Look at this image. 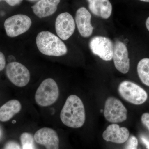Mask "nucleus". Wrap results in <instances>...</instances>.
Returning <instances> with one entry per match:
<instances>
[{
    "label": "nucleus",
    "mask_w": 149,
    "mask_h": 149,
    "mask_svg": "<svg viewBox=\"0 0 149 149\" xmlns=\"http://www.w3.org/2000/svg\"><path fill=\"white\" fill-rule=\"evenodd\" d=\"M60 118L65 125L70 128H79L84 125L85 107L78 96L71 95L68 97L61 112Z\"/></svg>",
    "instance_id": "f257e3e1"
},
{
    "label": "nucleus",
    "mask_w": 149,
    "mask_h": 149,
    "mask_svg": "<svg viewBox=\"0 0 149 149\" xmlns=\"http://www.w3.org/2000/svg\"><path fill=\"white\" fill-rule=\"evenodd\" d=\"M36 44L39 50L45 55L60 56L67 53L66 46L60 38L49 31H42L37 35Z\"/></svg>",
    "instance_id": "f03ea898"
},
{
    "label": "nucleus",
    "mask_w": 149,
    "mask_h": 149,
    "mask_svg": "<svg viewBox=\"0 0 149 149\" xmlns=\"http://www.w3.org/2000/svg\"><path fill=\"white\" fill-rule=\"evenodd\" d=\"M59 95V91L55 81L52 78H47L42 82L37 89L35 100L40 106H49L56 101Z\"/></svg>",
    "instance_id": "7ed1b4c3"
},
{
    "label": "nucleus",
    "mask_w": 149,
    "mask_h": 149,
    "mask_svg": "<svg viewBox=\"0 0 149 149\" xmlns=\"http://www.w3.org/2000/svg\"><path fill=\"white\" fill-rule=\"evenodd\" d=\"M118 91L123 98L134 104H143L148 98V94L143 88L130 81H124L120 83Z\"/></svg>",
    "instance_id": "20e7f679"
},
{
    "label": "nucleus",
    "mask_w": 149,
    "mask_h": 149,
    "mask_svg": "<svg viewBox=\"0 0 149 149\" xmlns=\"http://www.w3.org/2000/svg\"><path fill=\"white\" fill-rule=\"evenodd\" d=\"M32 20L27 15L18 14L7 19L4 22L6 33L8 37H15L28 31Z\"/></svg>",
    "instance_id": "39448f33"
},
{
    "label": "nucleus",
    "mask_w": 149,
    "mask_h": 149,
    "mask_svg": "<svg viewBox=\"0 0 149 149\" xmlns=\"http://www.w3.org/2000/svg\"><path fill=\"white\" fill-rule=\"evenodd\" d=\"M104 116L110 122H123L127 119V109L118 99L110 97L105 104Z\"/></svg>",
    "instance_id": "423d86ee"
},
{
    "label": "nucleus",
    "mask_w": 149,
    "mask_h": 149,
    "mask_svg": "<svg viewBox=\"0 0 149 149\" xmlns=\"http://www.w3.org/2000/svg\"><path fill=\"white\" fill-rule=\"evenodd\" d=\"M6 74L10 82L17 87H24L30 80L29 70L23 64L17 62H11L7 65Z\"/></svg>",
    "instance_id": "0eeeda50"
},
{
    "label": "nucleus",
    "mask_w": 149,
    "mask_h": 149,
    "mask_svg": "<svg viewBox=\"0 0 149 149\" xmlns=\"http://www.w3.org/2000/svg\"><path fill=\"white\" fill-rule=\"evenodd\" d=\"M89 47L93 53L102 59L106 61L112 59L114 46L109 38L102 36L93 37L90 41Z\"/></svg>",
    "instance_id": "6e6552de"
},
{
    "label": "nucleus",
    "mask_w": 149,
    "mask_h": 149,
    "mask_svg": "<svg viewBox=\"0 0 149 149\" xmlns=\"http://www.w3.org/2000/svg\"><path fill=\"white\" fill-rule=\"evenodd\" d=\"M55 28L57 34L61 39L68 40L73 35L75 30L74 19L68 13L60 14L56 19Z\"/></svg>",
    "instance_id": "1a4fd4ad"
},
{
    "label": "nucleus",
    "mask_w": 149,
    "mask_h": 149,
    "mask_svg": "<svg viewBox=\"0 0 149 149\" xmlns=\"http://www.w3.org/2000/svg\"><path fill=\"white\" fill-rule=\"evenodd\" d=\"M113 60L115 66L118 71L126 74L130 69V59L127 47L124 43L117 41L115 43Z\"/></svg>",
    "instance_id": "9d476101"
},
{
    "label": "nucleus",
    "mask_w": 149,
    "mask_h": 149,
    "mask_svg": "<svg viewBox=\"0 0 149 149\" xmlns=\"http://www.w3.org/2000/svg\"><path fill=\"white\" fill-rule=\"evenodd\" d=\"M37 143L45 146L47 149H59V139L55 130L45 127L37 130L34 135Z\"/></svg>",
    "instance_id": "9b49d317"
},
{
    "label": "nucleus",
    "mask_w": 149,
    "mask_h": 149,
    "mask_svg": "<svg viewBox=\"0 0 149 149\" xmlns=\"http://www.w3.org/2000/svg\"><path fill=\"white\" fill-rule=\"evenodd\" d=\"M91 13L85 7L78 9L75 15V20L77 29L81 36L90 37L93 33V27L91 24Z\"/></svg>",
    "instance_id": "f8f14e48"
},
{
    "label": "nucleus",
    "mask_w": 149,
    "mask_h": 149,
    "mask_svg": "<svg viewBox=\"0 0 149 149\" xmlns=\"http://www.w3.org/2000/svg\"><path fill=\"white\" fill-rule=\"evenodd\" d=\"M103 138L107 141L121 144L128 140L129 132L125 127H120L116 124L109 125L102 134Z\"/></svg>",
    "instance_id": "ddd939ff"
},
{
    "label": "nucleus",
    "mask_w": 149,
    "mask_h": 149,
    "mask_svg": "<svg viewBox=\"0 0 149 149\" xmlns=\"http://www.w3.org/2000/svg\"><path fill=\"white\" fill-rule=\"evenodd\" d=\"M88 8L93 14L104 19H108L112 12V6L109 0H87Z\"/></svg>",
    "instance_id": "4468645a"
},
{
    "label": "nucleus",
    "mask_w": 149,
    "mask_h": 149,
    "mask_svg": "<svg viewBox=\"0 0 149 149\" xmlns=\"http://www.w3.org/2000/svg\"><path fill=\"white\" fill-rule=\"evenodd\" d=\"M60 2V0H40L32 8L35 14L42 18L54 13Z\"/></svg>",
    "instance_id": "2eb2a0df"
},
{
    "label": "nucleus",
    "mask_w": 149,
    "mask_h": 149,
    "mask_svg": "<svg viewBox=\"0 0 149 149\" xmlns=\"http://www.w3.org/2000/svg\"><path fill=\"white\" fill-rule=\"evenodd\" d=\"M22 106L19 101L11 100L0 107V121L6 122L10 120L15 115L21 110Z\"/></svg>",
    "instance_id": "dca6fc26"
},
{
    "label": "nucleus",
    "mask_w": 149,
    "mask_h": 149,
    "mask_svg": "<svg viewBox=\"0 0 149 149\" xmlns=\"http://www.w3.org/2000/svg\"><path fill=\"white\" fill-rule=\"evenodd\" d=\"M137 71L142 83L149 86V58H144L139 62Z\"/></svg>",
    "instance_id": "f3484780"
},
{
    "label": "nucleus",
    "mask_w": 149,
    "mask_h": 149,
    "mask_svg": "<svg viewBox=\"0 0 149 149\" xmlns=\"http://www.w3.org/2000/svg\"><path fill=\"white\" fill-rule=\"evenodd\" d=\"M20 141L22 149H34V138L32 134L22 133L20 136Z\"/></svg>",
    "instance_id": "a211bd4d"
},
{
    "label": "nucleus",
    "mask_w": 149,
    "mask_h": 149,
    "mask_svg": "<svg viewBox=\"0 0 149 149\" xmlns=\"http://www.w3.org/2000/svg\"><path fill=\"white\" fill-rule=\"evenodd\" d=\"M138 139L134 136H131L128 139L125 149H138Z\"/></svg>",
    "instance_id": "6ab92c4d"
},
{
    "label": "nucleus",
    "mask_w": 149,
    "mask_h": 149,
    "mask_svg": "<svg viewBox=\"0 0 149 149\" xmlns=\"http://www.w3.org/2000/svg\"><path fill=\"white\" fill-rule=\"evenodd\" d=\"M3 149H21L18 143L14 141H10L6 144Z\"/></svg>",
    "instance_id": "aec40b11"
},
{
    "label": "nucleus",
    "mask_w": 149,
    "mask_h": 149,
    "mask_svg": "<svg viewBox=\"0 0 149 149\" xmlns=\"http://www.w3.org/2000/svg\"><path fill=\"white\" fill-rule=\"evenodd\" d=\"M142 123L148 128L149 130V113H144L141 117Z\"/></svg>",
    "instance_id": "412c9836"
},
{
    "label": "nucleus",
    "mask_w": 149,
    "mask_h": 149,
    "mask_svg": "<svg viewBox=\"0 0 149 149\" xmlns=\"http://www.w3.org/2000/svg\"><path fill=\"white\" fill-rule=\"evenodd\" d=\"M5 56L2 52L0 51V71L4 69L6 66Z\"/></svg>",
    "instance_id": "4be33fe9"
},
{
    "label": "nucleus",
    "mask_w": 149,
    "mask_h": 149,
    "mask_svg": "<svg viewBox=\"0 0 149 149\" xmlns=\"http://www.w3.org/2000/svg\"><path fill=\"white\" fill-rule=\"evenodd\" d=\"M3 0H0V1ZM11 6H15L19 4L23 0H3Z\"/></svg>",
    "instance_id": "5701e85b"
},
{
    "label": "nucleus",
    "mask_w": 149,
    "mask_h": 149,
    "mask_svg": "<svg viewBox=\"0 0 149 149\" xmlns=\"http://www.w3.org/2000/svg\"><path fill=\"white\" fill-rule=\"evenodd\" d=\"M141 141L146 146L147 149H149V140L145 136H141Z\"/></svg>",
    "instance_id": "b1692460"
},
{
    "label": "nucleus",
    "mask_w": 149,
    "mask_h": 149,
    "mask_svg": "<svg viewBox=\"0 0 149 149\" xmlns=\"http://www.w3.org/2000/svg\"><path fill=\"white\" fill-rule=\"evenodd\" d=\"M146 25L147 29L149 31V17L146 20Z\"/></svg>",
    "instance_id": "393cba45"
},
{
    "label": "nucleus",
    "mask_w": 149,
    "mask_h": 149,
    "mask_svg": "<svg viewBox=\"0 0 149 149\" xmlns=\"http://www.w3.org/2000/svg\"><path fill=\"white\" fill-rule=\"evenodd\" d=\"M142 1L145 2H149V0H140Z\"/></svg>",
    "instance_id": "a878e982"
},
{
    "label": "nucleus",
    "mask_w": 149,
    "mask_h": 149,
    "mask_svg": "<svg viewBox=\"0 0 149 149\" xmlns=\"http://www.w3.org/2000/svg\"><path fill=\"white\" fill-rule=\"evenodd\" d=\"M29 1H37V0H29Z\"/></svg>",
    "instance_id": "bb28decb"
},
{
    "label": "nucleus",
    "mask_w": 149,
    "mask_h": 149,
    "mask_svg": "<svg viewBox=\"0 0 149 149\" xmlns=\"http://www.w3.org/2000/svg\"><path fill=\"white\" fill-rule=\"evenodd\" d=\"M0 135H1V132H0Z\"/></svg>",
    "instance_id": "cd10ccee"
}]
</instances>
